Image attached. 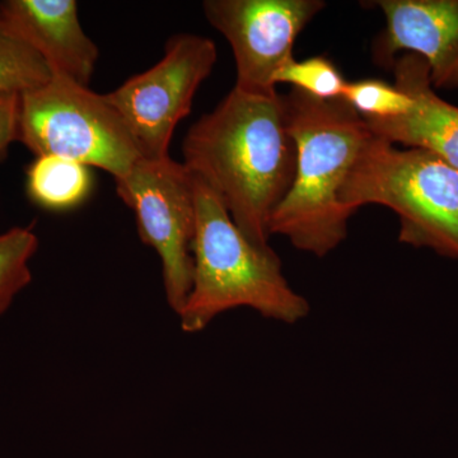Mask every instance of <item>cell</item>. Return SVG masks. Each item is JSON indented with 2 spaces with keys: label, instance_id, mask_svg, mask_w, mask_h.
I'll use <instances>...</instances> for the list:
<instances>
[{
  "label": "cell",
  "instance_id": "obj_1",
  "mask_svg": "<svg viewBox=\"0 0 458 458\" xmlns=\"http://www.w3.org/2000/svg\"><path fill=\"white\" fill-rule=\"evenodd\" d=\"M182 156L242 233L256 246L270 247L271 216L291 189L297 162L283 95L233 87L189 129Z\"/></svg>",
  "mask_w": 458,
  "mask_h": 458
},
{
  "label": "cell",
  "instance_id": "obj_2",
  "mask_svg": "<svg viewBox=\"0 0 458 458\" xmlns=\"http://www.w3.org/2000/svg\"><path fill=\"white\" fill-rule=\"evenodd\" d=\"M283 101L297 162L291 189L271 216L270 236L324 258L348 236L352 213L340 191L373 132L342 98L322 101L292 89Z\"/></svg>",
  "mask_w": 458,
  "mask_h": 458
},
{
  "label": "cell",
  "instance_id": "obj_3",
  "mask_svg": "<svg viewBox=\"0 0 458 458\" xmlns=\"http://www.w3.org/2000/svg\"><path fill=\"white\" fill-rule=\"evenodd\" d=\"M192 177L197 203L194 276L179 313L182 331L200 333L222 313L241 307L283 324L306 318L309 301L289 285L276 252L252 243L216 192Z\"/></svg>",
  "mask_w": 458,
  "mask_h": 458
},
{
  "label": "cell",
  "instance_id": "obj_4",
  "mask_svg": "<svg viewBox=\"0 0 458 458\" xmlns=\"http://www.w3.org/2000/svg\"><path fill=\"white\" fill-rule=\"evenodd\" d=\"M340 201L352 214L369 204L390 208L399 216L400 242L458 259V171L429 150L373 134Z\"/></svg>",
  "mask_w": 458,
  "mask_h": 458
},
{
  "label": "cell",
  "instance_id": "obj_5",
  "mask_svg": "<svg viewBox=\"0 0 458 458\" xmlns=\"http://www.w3.org/2000/svg\"><path fill=\"white\" fill-rule=\"evenodd\" d=\"M18 141L36 157L55 156L123 179L141 156L106 95L64 75L20 98Z\"/></svg>",
  "mask_w": 458,
  "mask_h": 458
},
{
  "label": "cell",
  "instance_id": "obj_6",
  "mask_svg": "<svg viewBox=\"0 0 458 458\" xmlns=\"http://www.w3.org/2000/svg\"><path fill=\"white\" fill-rule=\"evenodd\" d=\"M114 182L117 195L135 214L140 240L159 256L165 300L179 316L194 276V177L185 165L167 157L159 161L141 158Z\"/></svg>",
  "mask_w": 458,
  "mask_h": 458
},
{
  "label": "cell",
  "instance_id": "obj_7",
  "mask_svg": "<svg viewBox=\"0 0 458 458\" xmlns=\"http://www.w3.org/2000/svg\"><path fill=\"white\" fill-rule=\"evenodd\" d=\"M218 59L216 44L195 33L171 36L165 55L143 73L132 75L106 98L137 144L141 158L170 157V144L181 120Z\"/></svg>",
  "mask_w": 458,
  "mask_h": 458
},
{
  "label": "cell",
  "instance_id": "obj_8",
  "mask_svg": "<svg viewBox=\"0 0 458 458\" xmlns=\"http://www.w3.org/2000/svg\"><path fill=\"white\" fill-rule=\"evenodd\" d=\"M322 0H205L208 22L225 36L236 63L234 87L276 92L274 77L289 60L301 32L318 16Z\"/></svg>",
  "mask_w": 458,
  "mask_h": 458
},
{
  "label": "cell",
  "instance_id": "obj_9",
  "mask_svg": "<svg viewBox=\"0 0 458 458\" xmlns=\"http://www.w3.org/2000/svg\"><path fill=\"white\" fill-rule=\"evenodd\" d=\"M386 26L373 44L377 64L393 71L403 54L426 62L434 89L458 90V0H377Z\"/></svg>",
  "mask_w": 458,
  "mask_h": 458
},
{
  "label": "cell",
  "instance_id": "obj_10",
  "mask_svg": "<svg viewBox=\"0 0 458 458\" xmlns=\"http://www.w3.org/2000/svg\"><path fill=\"white\" fill-rule=\"evenodd\" d=\"M0 20L42 57L51 74L89 87L99 51L84 32L74 0H3Z\"/></svg>",
  "mask_w": 458,
  "mask_h": 458
},
{
  "label": "cell",
  "instance_id": "obj_11",
  "mask_svg": "<svg viewBox=\"0 0 458 458\" xmlns=\"http://www.w3.org/2000/svg\"><path fill=\"white\" fill-rule=\"evenodd\" d=\"M393 72L394 86L411 98V107L394 119H366L370 131L394 146L429 150L458 171V107L437 95L420 56L403 54Z\"/></svg>",
  "mask_w": 458,
  "mask_h": 458
},
{
  "label": "cell",
  "instance_id": "obj_12",
  "mask_svg": "<svg viewBox=\"0 0 458 458\" xmlns=\"http://www.w3.org/2000/svg\"><path fill=\"white\" fill-rule=\"evenodd\" d=\"M92 181L89 167L80 162L55 156L36 157L27 168V195L42 209L64 212L89 198Z\"/></svg>",
  "mask_w": 458,
  "mask_h": 458
},
{
  "label": "cell",
  "instance_id": "obj_13",
  "mask_svg": "<svg viewBox=\"0 0 458 458\" xmlns=\"http://www.w3.org/2000/svg\"><path fill=\"white\" fill-rule=\"evenodd\" d=\"M42 57L0 20V93L22 95L51 78Z\"/></svg>",
  "mask_w": 458,
  "mask_h": 458
},
{
  "label": "cell",
  "instance_id": "obj_14",
  "mask_svg": "<svg viewBox=\"0 0 458 458\" xmlns=\"http://www.w3.org/2000/svg\"><path fill=\"white\" fill-rule=\"evenodd\" d=\"M38 250V237L32 228L14 227L0 233V315L31 284L30 261Z\"/></svg>",
  "mask_w": 458,
  "mask_h": 458
},
{
  "label": "cell",
  "instance_id": "obj_15",
  "mask_svg": "<svg viewBox=\"0 0 458 458\" xmlns=\"http://www.w3.org/2000/svg\"><path fill=\"white\" fill-rule=\"evenodd\" d=\"M274 83L291 84L293 89L322 101L343 98L348 81L327 56H312L304 60H289L276 72Z\"/></svg>",
  "mask_w": 458,
  "mask_h": 458
},
{
  "label": "cell",
  "instance_id": "obj_16",
  "mask_svg": "<svg viewBox=\"0 0 458 458\" xmlns=\"http://www.w3.org/2000/svg\"><path fill=\"white\" fill-rule=\"evenodd\" d=\"M342 99L369 120L403 116L408 114L412 105L411 98L394 84L373 78L348 82Z\"/></svg>",
  "mask_w": 458,
  "mask_h": 458
},
{
  "label": "cell",
  "instance_id": "obj_17",
  "mask_svg": "<svg viewBox=\"0 0 458 458\" xmlns=\"http://www.w3.org/2000/svg\"><path fill=\"white\" fill-rule=\"evenodd\" d=\"M20 98L17 93H0V164L7 159L12 144L18 141Z\"/></svg>",
  "mask_w": 458,
  "mask_h": 458
}]
</instances>
